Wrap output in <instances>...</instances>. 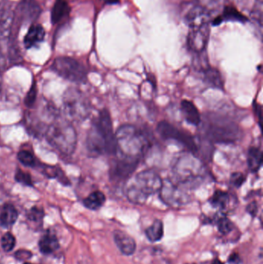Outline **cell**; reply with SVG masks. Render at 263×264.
<instances>
[{"instance_id": "7402d4cb", "label": "cell", "mask_w": 263, "mask_h": 264, "mask_svg": "<svg viewBox=\"0 0 263 264\" xmlns=\"http://www.w3.org/2000/svg\"><path fill=\"white\" fill-rule=\"evenodd\" d=\"M262 152L258 148L250 147L248 152V166L249 170L253 173L258 172L262 165Z\"/></svg>"}, {"instance_id": "1f68e13d", "label": "cell", "mask_w": 263, "mask_h": 264, "mask_svg": "<svg viewBox=\"0 0 263 264\" xmlns=\"http://www.w3.org/2000/svg\"><path fill=\"white\" fill-rule=\"evenodd\" d=\"M217 226H218V231L223 235L228 234L233 229V223L229 219L225 216L220 217L218 219Z\"/></svg>"}, {"instance_id": "484cf974", "label": "cell", "mask_w": 263, "mask_h": 264, "mask_svg": "<svg viewBox=\"0 0 263 264\" xmlns=\"http://www.w3.org/2000/svg\"><path fill=\"white\" fill-rule=\"evenodd\" d=\"M20 8L23 18L26 20V21L35 20L40 14L39 6L34 0H24L20 5Z\"/></svg>"}, {"instance_id": "f1b7e54d", "label": "cell", "mask_w": 263, "mask_h": 264, "mask_svg": "<svg viewBox=\"0 0 263 264\" xmlns=\"http://www.w3.org/2000/svg\"><path fill=\"white\" fill-rule=\"evenodd\" d=\"M17 159L21 164L27 167H34L37 165L34 154L29 151L23 150L19 152Z\"/></svg>"}, {"instance_id": "9c48e42d", "label": "cell", "mask_w": 263, "mask_h": 264, "mask_svg": "<svg viewBox=\"0 0 263 264\" xmlns=\"http://www.w3.org/2000/svg\"><path fill=\"white\" fill-rule=\"evenodd\" d=\"M187 190L188 189L176 184L172 179H166L163 181L159 193L160 199L167 206L178 208L190 202L191 196Z\"/></svg>"}, {"instance_id": "7a4b0ae2", "label": "cell", "mask_w": 263, "mask_h": 264, "mask_svg": "<svg viewBox=\"0 0 263 264\" xmlns=\"http://www.w3.org/2000/svg\"><path fill=\"white\" fill-rule=\"evenodd\" d=\"M172 180L186 189H195L202 184L205 169L202 161L192 152L179 156L172 166Z\"/></svg>"}, {"instance_id": "836d02e7", "label": "cell", "mask_w": 263, "mask_h": 264, "mask_svg": "<svg viewBox=\"0 0 263 264\" xmlns=\"http://www.w3.org/2000/svg\"><path fill=\"white\" fill-rule=\"evenodd\" d=\"M27 219L30 221V222H35V223H41L44 217V211L40 208L33 207L32 209H30L27 213Z\"/></svg>"}, {"instance_id": "d4e9b609", "label": "cell", "mask_w": 263, "mask_h": 264, "mask_svg": "<svg viewBox=\"0 0 263 264\" xmlns=\"http://www.w3.org/2000/svg\"><path fill=\"white\" fill-rule=\"evenodd\" d=\"M230 202V196L228 192L225 191L218 190L215 191L212 195V197L209 199V203L214 208L220 209V210H225L228 208Z\"/></svg>"}, {"instance_id": "60d3db41", "label": "cell", "mask_w": 263, "mask_h": 264, "mask_svg": "<svg viewBox=\"0 0 263 264\" xmlns=\"http://www.w3.org/2000/svg\"><path fill=\"white\" fill-rule=\"evenodd\" d=\"M6 61L4 57H3L2 54H0V74L4 72L5 70Z\"/></svg>"}, {"instance_id": "74e56055", "label": "cell", "mask_w": 263, "mask_h": 264, "mask_svg": "<svg viewBox=\"0 0 263 264\" xmlns=\"http://www.w3.org/2000/svg\"><path fill=\"white\" fill-rule=\"evenodd\" d=\"M246 210L250 215L255 216L258 212V205H257L256 202H251V203H249L247 206Z\"/></svg>"}, {"instance_id": "d590c367", "label": "cell", "mask_w": 263, "mask_h": 264, "mask_svg": "<svg viewBox=\"0 0 263 264\" xmlns=\"http://www.w3.org/2000/svg\"><path fill=\"white\" fill-rule=\"evenodd\" d=\"M246 180L245 175L241 172H233L230 176V182L232 186L236 188L241 187L244 184V182Z\"/></svg>"}, {"instance_id": "2e32d148", "label": "cell", "mask_w": 263, "mask_h": 264, "mask_svg": "<svg viewBox=\"0 0 263 264\" xmlns=\"http://www.w3.org/2000/svg\"><path fill=\"white\" fill-rule=\"evenodd\" d=\"M45 35L44 27L40 24H32L24 37V46L27 49L37 47L44 41Z\"/></svg>"}, {"instance_id": "ac0fdd59", "label": "cell", "mask_w": 263, "mask_h": 264, "mask_svg": "<svg viewBox=\"0 0 263 264\" xmlns=\"http://www.w3.org/2000/svg\"><path fill=\"white\" fill-rule=\"evenodd\" d=\"M201 72L203 74V81L205 84L214 88L224 90V80L219 70L208 66Z\"/></svg>"}, {"instance_id": "30bf717a", "label": "cell", "mask_w": 263, "mask_h": 264, "mask_svg": "<svg viewBox=\"0 0 263 264\" xmlns=\"http://www.w3.org/2000/svg\"><path fill=\"white\" fill-rule=\"evenodd\" d=\"M157 130L159 136L165 140L175 141L183 146L185 149H188V152H192L193 154L195 155L198 152V146L193 136L187 132L179 130L178 127H175L168 121L166 120L160 121L157 126Z\"/></svg>"}, {"instance_id": "d6a6232c", "label": "cell", "mask_w": 263, "mask_h": 264, "mask_svg": "<svg viewBox=\"0 0 263 264\" xmlns=\"http://www.w3.org/2000/svg\"><path fill=\"white\" fill-rule=\"evenodd\" d=\"M37 92L38 91H37V83L34 81L24 99V103L27 107H32L34 105L37 98Z\"/></svg>"}, {"instance_id": "8fae6325", "label": "cell", "mask_w": 263, "mask_h": 264, "mask_svg": "<svg viewBox=\"0 0 263 264\" xmlns=\"http://www.w3.org/2000/svg\"><path fill=\"white\" fill-rule=\"evenodd\" d=\"M212 11L198 2H189L183 10V17L185 23L190 28L209 24Z\"/></svg>"}, {"instance_id": "4dcf8cb0", "label": "cell", "mask_w": 263, "mask_h": 264, "mask_svg": "<svg viewBox=\"0 0 263 264\" xmlns=\"http://www.w3.org/2000/svg\"><path fill=\"white\" fill-rule=\"evenodd\" d=\"M15 180L24 186H30V187L34 186V182H33L31 176L29 174L28 172H24L20 169H17L16 172Z\"/></svg>"}, {"instance_id": "4316f807", "label": "cell", "mask_w": 263, "mask_h": 264, "mask_svg": "<svg viewBox=\"0 0 263 264\" xmlns=\"http://www.w3.org/2000/svg\"><path fill=\"white\" fill-rule=\"evenodd\" d=\"M145 234L149 241L152 242H159L164 236V226L162 221L156 219L148 229Z\"/></svg>"}, {"instance_id": "7bdbcfd3", "label": "cell", "mask_w": 263, "mask_h": 264, "mask_svg": "<svg viewBox=\"0 0 263 264\" xmlns=\"http://www.w3.org/2000/svg\"><path fill=\"white\" fill-rule=\"evenodd\" d=\"M212 264H224L223 262H222V261L219 260V259H215V260L213 261V262H212Z\"/></svg>"}, {"instance_id": "f35d334b", "label": "cell", "mask_w": 263, "mask_h": 264, "mask_svg": "<svg viewBox=\"0 0 263 264\" xmlns=\"http://www.w3.org/2000/svg\"><path fill=\"white\" fill-rule=\"evenodd\" d=\"M228 262L230 264H240L241 258H240L239 255L238 253H232V254L230 255L229 258H228Z\"/></svg>"}, {"instance_id": "9a60e30c", "label": "cell", "mask_w": 263, "mask_h": 264, "mask_svg": "<svg viewBox=\"0 0 263 264\" xmlns=\"http://www.w3.org/2000/svg\"><path fill=\"white\" fill-rule=\"evenodd\" d=\"M113 239L119 250L126 256H130L135 253L137 244L135 239L121 230H116L113 232Z\"/></svg>"}, {"instance_id": "8d00e7d4", "label": "cell", "mask_w": 263, "mask_h": 264, "mask_svg": "<svg viewBox=\"0 0 263 264\" xmlns=\"http://www.w3.org/2000/svg\"><path fill=\"white\" fill-rule=\"evenodd\" d=\"M15 256L19 260H27L32 256V252L26 249H20L16 252Z\"/></svg>"}, {"instance_id": "5b68a950", "label": "cell", "mask_w": 263, "mask_h": 264, "mask_svg": "<svg viewBox=\"0 0 263 264\" xmlns=\"http://www.w3.org/2000/svg\"><path fill=\"white\" fill-rule=\"evenodd\" d=\"M63 107L67 117L75 121L85 120L90 113V106L87 99L80 90L72 87L64 92Z\"/></svg>"}, {"instance_id": "ee69618b", "label": "cell", "mask_w": 263, "mask_h": 264, "mask_svg": "<svg viewBox=\"0 0 263 264\" xmlns=\"http://www.w3.org/2000/svg\"><path fill=\"white\" fill-rule=\"evenodd\" d=\"M1 90H2V86L0 84V94H1Z\"/></svg>"}, {"instance_id": "52a82bcc", "label": "cell", "mask_w": 263, "mask_h": 264, "mask_svg": "<svg viewBox=\"0 0 263 264\" xmlns=\"http://www.w3.org/2000/svg\"><path fill=\"white\" fill-rule=\"evenodd\" d=\"M239 127L233 122L217 120L205 126V135L211 142L229 144L239 139Z\"/></svg>"}, {"instance_id": "5bb4252c", "label": "cell", "mask_w": 263, "mask_h": 264, "mask_svg": "<svg viewBox=\"0 0 263 264\" xmlns=\"http://www.w3.org/2000/svg\"><path fill=\"white\" fill-rule=\"evenodd\" d=\"M14 12L13 7L8 1L0 3V38L10 37L14 24Z\"/></svg>"}, {"instance_id": "83f0119b", "label": "cell", "mask_w": 263, "mask_h": 264, "mask_svg": "<svg viewBox=\"0 0 263 264\" xmlns=\"http://www.w3.org/2000/svg\"><path fill=\"white\" fill-rule=\"evenodd\" d=\"M43 172L46 176L50 179H57L64 186H69L70 184L68 178L66 176L61 169L57 166H44Z\"/></svg>"}, {"instance_id": "f546056e", "label": "cell", "mask_w": 263, "mask_h": 264, "mask_svg": "<svg viewBox=\"0 0 263 264\" xmlns=\"http://www.w3.org/2000/svg\"><path fill=\"white\" fill-rule=\"evenodd\" d=\"M263 0H255L251 12V17L260 27L262 25Z\"/></svg>"}, {"instance_id": "d6986e66", "label": "cell", "mask_w": 263, "mask_h": 264, "mask_svg": "<svg viewBox=\"0 0 263 264\" xmlns=\"http://www.w3.org/2000/svg\"><path fill=\"white\" fill-rule=\"evenodd\" d=\"M70 12V7L67 0H56L50 14L52 24H58L64 18L68 17Z\"/></svg>"}, {"instance_id": "277c9868", "label": "cell", "mask_w": 263, "mask_h": 264, "mask_svg": "<svg viewBox=\"0 0 263 264\" xmlns=\"http://www.w3.org/2000/svg\"><path fill=\"white\" fill-rule=\"evenodd\" d=\"M45 137L50 146L64 155L73 154L77 147V131L68 120H54L46 130Z\"/></svg>"}, {"instance_id": "f6af8a7d", "label": "cell", "mask_w": 263, "mask_h": 264, "mask_svg": "<svg viewBox=\"0 0 263 264\" xmlns=\"http://www.w3.org/2000/svg\"><path fill=\"white\" fill-rule=\"evenodd\" d=\"M24 264H32V263H30V262H26V263H24Z\"/></svg>"}, {"instance_id": "8992f818", "label": "cell", "mask_w": 263, "mask_h": 264, "mask_svg": "<svg viewBox=\"0 0 263 264\" xmlns=\"http://www.w3.org/2000/svg\"><path fill=\"white\" fill-rule=\"evenodd\" d=\"M50 68L60 77L72 82L84 83L87 80V72L85 67L72 57H57Z\"/></svg>"}, {"instance_id": "603a6c76", "label": "cell", "mask_w": 263, "mask_h": 264, "mask_svg": "<svg viewBox=\"0 0 263 264\" xmlns=\"http://www.w3.org/2000/svg\"><path fill=\"white\" fill-rule=\"evenodd\" d=\"M59 246L60 244L57 236L50 233L44 235L39 242V247L44 254H50L52 252H55Z\"/></svg>"}, {"instance_id": "e575fe53", "label": "cell", "mask_w": 263, "mask_h": 264, "mask_svg": "<svg viewBox=\"0 0 263 264\" xmlns=\"http://www.w3.org/2000/svg\"><path fill=\"white\" fill-rule=\"evenodd\" d=\"M1 245H2L3 249L6 252H10L15 247L16 245V239L14 235L11 234L10 232L5 233L1 239Z\"/></svg>"}, {"instance_id": "7c38bea8", "label": "cell", "mask_w": 263, "mask_h": 264, "mask_svg": "<svg viewBox=\"0 0 263 264\" xmlns=\"http://www.w3.org/2000/svg\"><path fill=\"white\" fill-rule=\"evenodd\" d=\"M210 36V24L192 27L188 33L187 45L188 49L196 54L205 52Z\"/></svg>"}, {"instance_id": "ab89813d", "label": "cell", "mask_w": 263, "mask_h": 264, "mask_svg": "<svg viewBox=\"0 0 263 264\" xmlns=\"http://www.w3.org/2000/svg\"><path fill=\"white\" fill-rule=\"evenodd\" d=\"M254 109H255V114L258 117V124H259V127H261V106L259 105L258 103H255L254 104Z\"/></svg>"}, {"instance_id": "44dd1931", "label": "cell", "mask_w": 263, "mask_h": 264, "mask_svg": "<svg viewBox=\"0 0 263 264\" xmlns=\"http://www.w3.org/2000/svg\"><path fill=\"white\" fill-rule=\"evenodd\" d=\"M224 20L229 21H237V22L245 23L248 21V19L241 14L237 9L233 7H225L222 16L216 17L213 20V25H218Z\"/></svg>"}, {"instance_id": "ffe728a7", "label": "cell", "mask_w": 263, "mask_h": 264, "mask_svg": "<svg viewBox=\"0 0 263 264\" xmlns=\"http://www.w3.org/2000/svg\"><path fill=\"white\" fill-rule=\"evenodd\" d=\"M18 219V212L13 205L6 204L0 213V224L3 227H12Z\"/></svg>"}, {"instance_id": "e0dca14e", "label": "cell", "mask_w": 263, "mask_h": 264, "mask_svg": "<svg viewBox=\"0 0 263 264\" xmlns=\"http://www.w3.org/2000/svg\"><path fill=\"white\" fill-rule=\"evenodd\" d=\"M181 110L187 122L194 126L199 125L202 121V117L199 110L192 101L182 100L181 102Z\"/></svg>"}, {"instance_id": "cb8c5ba5", "label": "cell", "mask_w": 263, "mask_h": 264, "mask_svg": "<svg viewBox=\"0 0 263 264\" xmlns=\"http://www.w3.org/2000/svg\"><path fill=\"white\" fill-rule=\"evenodd\" d=\"M106 202V196L100 191H94L83 199V205L90 210H97L101 208Z\"/></svg>"}, {"instance_id": "bcb514c9", "label": "cell", "mask_w": 263, "mask_h": 264, "mask_svg": "<svg viewBox=\"0 0 263 264\" xmlns=\"http://www.w3.org/2000/svg\"><path fill=\"white\" fill-rule=\"evenodd\" d=\"M190 264H194V263H190Z\"/></svg>"}, {"instance_id": "ba28073f", "label": "cell", "mask_w": 263, "mask_h": 264, "mask_svg": "<svg viewBox=\"0 0 263 264\" xmlns=\"http://www.w3.org/2000/svg\"><path fill=\"white\" fill-rule=\"evenodd\" d=\"M106 148L107 154H116V139L113 131V124L110 113L107 109H103L99 113L98 117L93 121L92 125Z\"/></svg>"}, {"instance_id": "b9f144b4", "label": "cell", "mask_w": 263, "mask_h": 264, "mask_svg": "<svg viewBox=\"0 0 263 264\" xmlns=\"http://www.w3.org/2000/svg\"><path fill=\"white\" fill-rule=\"evenodd\" d=\"M103 1L106 3V4H110V5H112V4H117L120 2V0H103Z\"/></svg>"}, {"instance_id": "6da1fadb", "label": "cell", "mask_w": 263, "mask_h": 264, "mask_svg": "<svg viewBox=\"0 0 263 264\" xmlns=\"http://www.w3.org/2000/svg\"><path fill=\"white\" fill-rule=\"evenodd\" d=\"M116 155L118 158L140 162L151 146L146 133L132 124L120 126L115 132Z\"/></svg>"}, {"instance_id": "4fadbf2b", "label": "cell", "mask_w": 263, "mask_h": 264, "mask_svg": "<svg viewBox=\"0 0 263 264\" xmlns=\"http://www.w3.org/2000/svg\"><path fill=\"white\" fill-rule=\"evenodd\" d=\"M138 161L118 158L113 162L110 169V177L115 182L128 180L139 166Z\"/></svg>"}, {"instance_id": "3957f363", "label": "cell", "mask_w": 263, "mask_h": 264, "mask_svg": "<svg viewBox=\"0 0 263 264\" xmlns=\"http://www.w3.org/2000/svg\"><path fill=\"white\" fill-rule=\"evenodd\" d=\"M128 180L125 196L130 202L138 205L144 204L149 196L159 192L163 184L161 176L152 169L142 171Z\"/></svg>"}]
</instances>
